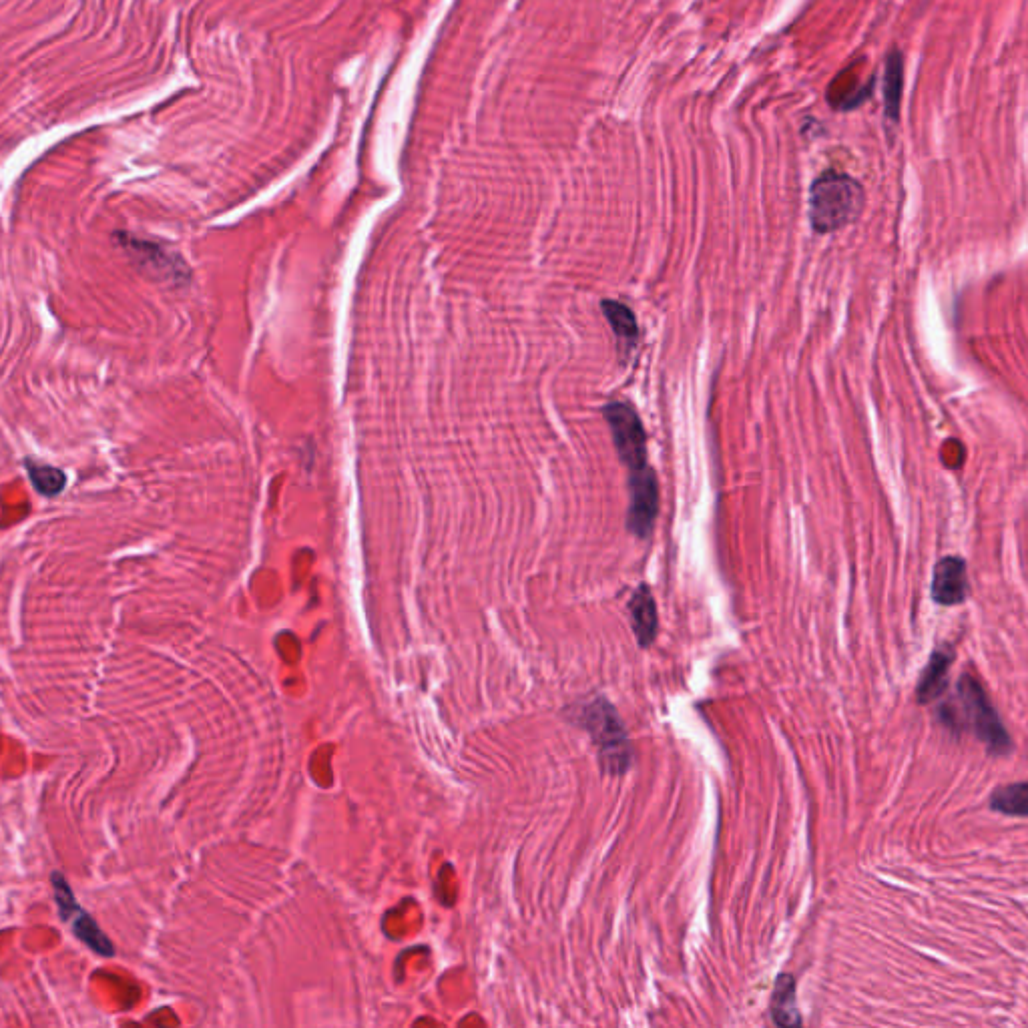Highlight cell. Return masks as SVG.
Returning a JSON list of instances; mask_svg holds the SVG:
<instances>
[{
  "label": "cell",
  "instance_id": "9",
  "mask_svg": "<svg viewBox=\"0 0 1028 1028\" xmlns=\"http://www.w3.org/2000/svg\"><path fill=\"white\" fill-rule=\"evenodd\" d=\"M956 659V651L952 645L944 643L936 647L928 659V665L924 667L920 681L916 685V699L920 705L932 703L934 699L942 697L948 691V679L950 669Z\"/></svg>",
  "mask_w": 1028,
  "mask_h": 1028
},
{
  "label": "cell",
  "instance_id": "2",
  "mask_svg": "<svg viewBox=\"0 0 1028 1028\" xmlns=\"http://www.w3.org/2000/svg\"><path fill=\"white\" fill-rule=\"evenodd\" d=\"M866 207L862 183L846 173L826 171L810 189V223L820 235L852 225Z\"/></svg>",
  "mask_w": 1028,
  "mask_h": 1028
},
{
  "label": "cell",
  "instance_id": "13",
  "mask_svg": "<svg viewBox=\"0 0 1028 1028\" xmlns=\"http://www.w3.org/2000/svg\"><path fill=\"white\" fill-rule=\"evenodd\" d=\"M904 89V61L898 51H892L886 59L884 73V115L888 121L898 123Z\"/></svg>",
  "mask_w": 1028,
  "mask_h": 1028
},
{
  "label": "cell",
  "instance_id": "4",
  "mask_svg": "<svg viewBox=\"0 0 1028 1028\" xmlns=\"http://www.w3.org/2000/svg\"><path fill=\"white\" fill-rule=\"evenodd\" d=\"M117 243L125 249L129 260L149 278L171 286H183L189 282V270L181 257L161 243L135 237L131 233H119Z\"/></svg>",
  "mask_w": 1028,
  "mask_h": 1028
},
{
  "label": "cell",
  "instance_id": "3",
  "mask_svg": "<svg viewBox=\"0 0 1028 1028\" xmlns=\"http://www.w3.org/2000/svg\"><path fill=\"white\" fill-rule=\"evenodd\" d=\"M579 723L591 733L605 774L623 776L631 767L633 751L629 735L615 707L605 697H595L579 709Z\"/></svg>",
  "mask_w": 1028,
  "mask_h": 1028
},
{
  "label": "cell",
  "instance_id": "5",
  "mask_svg": "<svg viewBox=\"0 0 1028 1028\" xmlns=\"http://www.w3.org/2000/svg\"><path fill=\"white\" fill-rule=\"evenodd\" d=\"M603 416L609 424L615 450L629 472L647 468V432L637 410L629 402H611L603 408Z\"/></svg>",
  "mask_w": 1028,
  "mask_h": 1028
},
{
  "label": "cell",
  "instance_id": "10",
  "mask_svg": "<svg viewBox=\"0 0 1028 1028\" xmlns=\"http://www.w3.org/2000/svg\"><path fill=\"white\" fill-rule=\"evenodd\" d=\"M629 617L633 633L639 641V647L647 649L657 639L659 631V617H657V605L653 599V593L649 585H639L629 601Z\"/></svg>",
  "mask_w": 1028,
  "mask_h": 1028
},
{
  "label": "cell",
  "instance_id": "8",
  "mask_svg": "<svg viewBox=\"0 0 1028 1028\" xmlns=\"http://www.w3.org/2000/svg\"><path fill=\"white\" fill-rule=\"evenodd\" d=\"M970 583L962 557H944L934 567L930 595L942 607H956L968 599Z\"/></svg>",
  "mask_w": 1028,
  "mask_h": 1028
},
{
  "label": "cell",
  "instance_id": "6",
  "mask_svg": "<svg viewBox=\"0 0 1028 1028\" xmlns=\"http://www.w3.org/2000/svg\"><path fill=\"white\" fill-rule=\"evenodd\" d=\"M627 490V529L637 539H647L659 514V480L655 470L647 466L643 470L629 472Z\"/></svg>",
  "mask_w": 1028,
  "mask_h": 1028
},
{
  "label": "cell",
  "instance_id": "11",
  "mask_svg": "<svg viewBox=\"0 0 1028 1028\" xmlns=\"http://www.w3.org/2000/svg\"><path fill=\"white\" fill-rule=\"evenodd\" d=\"M601 310L619 342V350L623 354V360H627L631 356V352L637 348L639 344V324H637V318L633 314V310L623 304V302H617V300H605L601 304Z\"/></svg>",
  "mask_w": 1028,
  "mask_h": 1028
},
{
  "label": "cell",
  "instance_id": "14",
  "mask_svg": "<svg viewBox=\"0 0 1028 1028\" xmlns=\"http://www.w3.org/2000/svg\"><path fill=\"white\" fill-rule=\"evenodd\" d=\"M990 808L998 814L1010 818H1026L1028 816V786L1024 782L1004 786L992 792Z\"/></svg>",
  "mask_w": 1028,
  "mask_h": 1028
},
{
  "label": "cell",
  "instance_id": "7",
  "mask_svg": "<svg viewBox=\"0 0 1028 1028\" xmlns=\"http://www.w3.org/2000/svg\"><path fill=\"white\" fill-rule=\"evenodd\" d=\"M53 886H55V900H57L63 922H69L75 936L83 944H87L93 952H97L101 956H113L115 954L113 942L103 934L99 924L79 906L67 880L59 872H53Z\"/></svg>",
  "mask_w": 1028,
  "mask_h": 1028
},
{
  "label": "cell",
  "instance_id": "15",
  "mask_svg": "<svg viewBox=\"0 0 1028 1028\" xmlns=\"http://www.w3.org/2000/svg\"><path fill=\"white\" fill-rule=\"evenodd\" d=\"M25 466L29 470V476H31V482L33 486L39 490V494L43 496H57L65 484H67V476L63 470L55 468V466H49V464H39L35 460H25Z\"/></svg>",
  "mask_w": 1028,
  "mask_h": 1028
},
{
  "label": "cell",
  "instance_id": "12",
  "mask_svg": "<svg viewBox=\"0 0 1028 1028\" xmlns=\"http://www.w3.org/2000/svg\"><path fill=\"white\" fill-rule=\"evenodd\" d=\"M771 1020L778 1026H802V1014L798 1010L796 980L792 974H780L771 992Z\"/></svg>",
  "mask_w": 1028,
  "mask_h": 1028
},
{
  "label": "cell",
  "instance_id": "1",
  "mask_svg": "<svg viewBox=\"0 0 1028 1028\" xmlns=\"http://www.w3.org/2000/svg\"><path fill=\"white\" fill-rule=\"evenodd\" d=\"M940 719L954 731L970 729L992 755L1004 757L1012 751L1010 733L1006 731L982 683L974 675L960 677L958 707L944 703L940 709Z\"/></svg>",
  "mask_w": 1028,
  "mask_h": 1028
}]
</instances>
